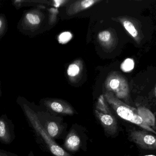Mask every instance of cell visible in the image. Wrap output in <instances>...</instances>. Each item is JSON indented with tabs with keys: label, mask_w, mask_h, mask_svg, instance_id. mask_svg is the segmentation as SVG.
Listing matches in <instances>:
<instances>
[{
	"label": "cell",
	"mask_w": 156,
	"mask_h": 156,
	"mask_svg": "<svg viewBox=\"0 0 156 156\" xmlns=\"http://www.w3.org/2000/svg\"><path fill=\"white\" fill-rule=\"evenodd\" d=\"M104 97L108 104L122 119L137 125L144 130L156 134L155 115L148 108L132 107L116 97L113 93L106 92Z\"/></svg>",
	"instance_id": "6da1fadb"
},
{
	"label": "cell",
	"mask_w": 156,
	"mask_h": 156,
	"mask_svg": "<svg viewBox=\"0 0 156 156\" xmlns=\"http://www.w3.org/2000/svg\"><path fill=\"white\" fill-rule=\"evenodd\" d=\"M17 102L23 111L29 125L33 129L38 144H41V147L44 146L53 156H73L60 147L47 134L39 122L36 112L28 105L25 98L20 97Z\"/></svg>",
	"instance_id": "7a4b0ae2"
},
{
	"label": "cell",
	"mask_w": 156,
	"mask_h": 156,
	"mask_svg": "<svg viewBox=\"0 0 156 156\" xmlns=\"http://www.w3.org/2000/svg\"><path fill=\"white\" fill-rule=\"evenodd\" d=\"M94 113L106 133L111 136L117 133V120L112 114L103 95H101L98 98L96 105Z\"/></svg>",
	"instance_id": "3957f363"
},
{
	"label": "cell",
	"mask_w": 156,
	"mask_h": 156,
	"mask_svg": "<svg viewBox=\"0 0 156 156\" xmlns=\"http://www.w3.org/2000/svg\"><path fill=\"white\" fill-rule=\"evenodd\" d=\"M35 112L39 122L49 136L54 140L55 139L59 138L64 128L61 122L62 119L46 110Z\"/></svg>",
	"instance_id": "277c9868"
},
{
	"label": "cell",
	"mask_w": 156,
	"mask_h": 156,
	"mask_svg": "<svg viewBox=\"0 0 156 156\" xmlns=\"http://www.w3.org/2000/svg\"><path fill=\"white\" fill-rule=\"evenodd\" d=\"M105 87L119 99L127 100L129 96V88L127 81L120 73L114 72L107 78Z\"/></svg>",
	"instance_id": "5b68a950"
},
{
	"label": "cell",
	"mask_w": 156,
	"mask_h": 156,
	"mask_svg": "<svg viewBox=\"0 0 156 156\" xmlns=\"http://www.w3.org/2000/svg\"><path fill=\"white\" fill-rule=\"evenodd\" d=\"M42 108L52 115H73L75 113L73 107L66 101L56 98H45L40 102Z\"/></svg>",
	"instance_id": "8992f818"
},
{
	"label": "cell",
	"mask_w": 156,
	"mask_h": 156,
	"mask_svg": "<svg viewBox=\"0 0 156 156\" xmlns=\"http://www.w3.org/2000/svg\"><path fill=\"white\" fill-rule=\"evenodd\" d=\"M129 137L130 141L143 149L154 150L156 148L155 136L145 130L133 129L129 132Z\"/></svg>",
	"instance_id": "52a82bcc"
},
{
	"label": "cell",
	"mask_w": 156,
	"mask_h": 156,
	"mask_svg": "<svg viewBox=\"0 0 156 156\" xmlns=\"http://www.w3.org/2000/svg\"><path fill=\"white\" fill-rule=\"evenodd\" d=\"M44 15L37 10L29 11L23 16L21 25L23 30L34 32L39 30L43 21Z\"/></svg>",
	"instance_id": "ba28073f"
},
{
	"label": "cell",
	"mask_w": 156,
	"mask_h": 156,
	"mask_svg": "<svg viewBox=\"0 0 156 156\" xmlns=\"http://www.w3.org/2000/svg\"><path fill=\"white\" fill-rule=\"evenodd\" d=\"M15 138L14 126L6 115L0 117V141L9 145Z\"/></svg>",
	"instance_id": "9c48e42d"
},
{
	"label": "cell",
	"mask_w": 156,
	"mask_h": 156,
	"mask_svg": "<svg viewBox=\"0 0 156 156\" xmlns=\"http://www.w3.org/2000/svg\"><path fill=\"white\" fill-rule=\"evenodd\" d=\"M100 2L98 0H83L75 2L66 9V14L69 16L75 15Z\"/></svg>",
	"instance_id": "30bf717a"
},
{
	"label": "cell",
	"mask_w": 156,
	"mask_h": 156,
	"mask_svg": "<svg viewBox=\"0 0 156 156\" xmlns=\"http://www.w3.org/2000/svg\"><path fill=\"white\" fill-rule=\"evenodd\" d=\"M80 145V137L74 129H72L66 136L64 146L67 150L75 152L79 149Z\"/></svg>",
	"instance_id": "8fae6325"
},
{
	"label": "cell",
	"mask_w": 156,
	"mask_h": 156,
	"mask_svg": "<svg viewBox=\"0 0 156 156\" xmlns=\"http://www.w3.org/2000/svg\"><path fill=\"white\" fill-rule=\"evenodd\" d=\"M119 21L127 32L137 42L139 41V32L138 27L135 23L130 19L126 18H120Z\"/></svg>",
	"instance_id": "7c38bea8"
},
{
	"label": "cell",
	"mask_w": 156,
	"mask_h": 156,
	"mask_svg": "<svg viewBox=\"0 0 156 156\" xmlns=\"http://www.w3.org/2000/svg\"><path fill=\"white\" fill-rule=\"evenodd\" d=\"M98 39L100 44L106 48L112 46L115 41L114 34L108 30L100 32L98 35Z\"/></svg>",
	"instance_id": "4fadbf2b"
},
{
	"label": "cell",
	"mask_w": 156,
	"mask_h": 156,
	"mask_svg": "<svg viewBox=\"0 0 156 156\" xmlns=\"http://www.w3.org/2000/svg\"><path fill=\"white\" fill-rule=\"evenodd\" d=\"M82 69L81 62L79 61H75L68 66L67 70V75L70 78H75L80 74Z\"/></svg>",
	"instance_id": "5bb4252c"
},
{
	"label": "cell",
	"mask_w": 156,
	"mask_h": 156,
	"mask_svg": "<svg viewBox=\"0 0 156 156\" xmlns=\"http://www.w3.org/2000/svg\"><path fill=\"white\" fill-rule=\"evenodd\" d=\"M134 66L135 63L134 60L130 58H128L122 62L120 67L123 72H129L133 70L134 68Z\"/></svg>",
	"instance_id": "9a60e30c"
},
{
	"label": "cell",
	"mask_w": 156,
	"mask_h": 156,
	"mask_svg": "<svg viewBox=\"0 0 156 156\" xmlns=\"http://www.w3.org/2000/svg\"><path fill=\"white\" fill-rule=\"evenodd\" d=\"M73 38L72 34L69 32H64L58 36V41L60 43L62 44H65L67 43Z\"/></svg>",
	"instance_id": "2e32d148"
},
{
	"label": "cell",
	"mask_w": 156,
	"mask_h": 156,
	"mask_svg": "<svg viewBox=\"0 0 156 156\" xmlns=\"http://www.w3.org/2000/svg\"><path fill=\"white\" fill-rule=\"evenodd\" d=\"M7 30V20L4 15H0V39L5 34Z\"/></svg>",
	"instance_id": "e0dca14e"
},
{
	"label": "cell",
	"mask_w": 156,
	"mask_h": 156,
	"mask_svg": "<svg viewBox=\"0 0 156 156\" xmlns=\"http://www.w3.org/2000/svg\"><path fill=\"white\" fill-rule=\"evenodd\" d=\"M0 156H19L17 154L4 150L0 149Z\"/></svg>",
	"instance_id": "ac0fdd59"
},
{
	"label": "cell",
	"mask_w": 156,
	"mask_h": 156,
	"mask_svg": "<svg viewBox=\"0 0 156 156\" xmlns=\"http://www.w3.org/2000/svg\"><path fill=\"white\" fill-rule=\"evenodd\" d=\"M28 156H34V153L33 151H31L28 154Z\"/></svg>",
	"instance_id": "d6986e66"
},
{
	"label": "cell",
	"mask_w": 156,
	"mask_h": 156,
	"mask_svg": "<svg viewBox=\"0 0 156 156\" xmlns=\"http://www.w3.org/2000/svg\"><path fill=\"white\" fill-rule=\"evenodd\" d=\"M2 90H1V81H0V97L2 96Z\"/></svg>",
	"instance_id": "ffe728a7"
},
{
	"label": "cell",
	"mask_w": 156,
	"mask_h": 156,
	"mask_svg": "<svg viewBox=\"0 0 156 156\" xmlns=\"http://www.w3.org/2000/svg\"><path fill=\"white\" fill-rule=\"evenodd\" d=\"M156 156L155 155H152V154H150V155H145V156Z\"/></svg>",
	"instance_id": "44dd1931"
}]
</instances>
